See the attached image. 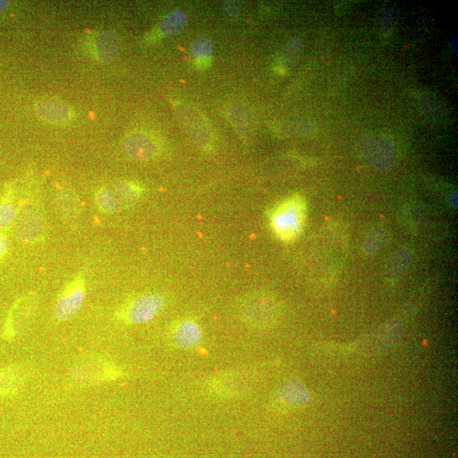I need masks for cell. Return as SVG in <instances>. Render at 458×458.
I'll list each match as a JSON object with an SVG mask.
<instances>
[{
	"label": "cell",
	"mask_w": 458,
	"mask_h": 458,
	"mask_svg": "<svg viewBox=\"0 0 458 458\" xmlns=\"http://www.w3.org/2000/svg\"><path fill=\"white\" fill-rule=\"evenodd\" d=\"M122 150L129 158L150 160L159 153L158 144L150 136L142 133L132 134L125 139Z\"/></svg>",
	"instance_id": "30bf717a"
},
{
	"label": "cell",
	"mask_w": 458,
	"mask_h": 458,
	"mask_svg": "<svg viewBox=\"0 0 458 458\" xmlns=\"http://www.w3.org/2000/svg\"><path fill=\"white\" fill-rule=\"evenodd\" d=\"M174 109L181 125L191 141L201 150H208L210 146V136L201 115L193 107L183 102H177Z\"/></svg>",
	"instance_id": "5b68a950"
},
{
	"label": "cell",
	"mask_w": 458,
	"mask_h": 458,
	"mask_svg": "<svg viewBox=\"0 0 458 458\" xmlns=\"http://www.w3.org/2000/svg\"><path fill=\"white\" fill-rule=\"evenodd\" d=\"M92 51L94 56L103 63H110L117 56L118 44L114 32H98L92 39Z\"/></svg>",
	"instance_id": "8fae6325"
},
{
	"label": "cell",
	"mask_w": 458,
	"mask_h": 458,
	"mask_svg": "<svg viewBox=\"0 0 458 458\" xmlns=\"http://www.w3.org/2000/svg\"><path fill=\"white\" fill-rule=\"evenodd\" d=\"M121 376V371L113 362L101 357L87 358L72 370L73 381L79 385H91L114 381Z\"/></svg>",
	"instance_id": "3957f363"
},
{
	"label": "cell",
	"mask_w": 458,
	"mask_h": 458,
	"mask_svg": "<svg viewBox=\"0 0 458 458\" xmlns=\"http://www.w3.org/2000/svg\"><path fill=\"white\" fill-rule=\"evenodd\" d=\"M187 16L180 11L171 12L163 20L159 26L160 34L172 37L179 34L187 24Z\"/></svg>",
	"instance_id": "5bb4252c"
},
{
	"label": "cell",
	"mask_w": 458,
	"mask_h": 458,
	"mask_svg": "<svg viewBox=\"0 0 458 458\" xmlns=\"http://www.w3.org/2000/svg\"><path fill=\"white\" fill-rule=\"evenodd\" d=\"M229 115L238 133L243 137H248L251 133V122L246 110L238 105H231Z\"/></svg>",
	"instance_id": "9a60e30c"
},
{
	"label": "cell",
	"mask_w": 458,
	"mask_h": 458,
	"mask_svg": "<svg viewBox=\"0 0 458 458\" xmlns=\"http://www.w3.org/2000/svg\"><path fill=\"white\" fill-rule=\"evenodd\" d=\"M307 205L303 197L288 198L275 208L271 216L272 230L284 242H291L299 236L303 229Z\"/></svg>",
	"instance_id": "6da1fadb"
},
{
	"label": "cell",
	"mask_w": 458,
	"mask_h": 458,
	"mask_svg": "<svg viewBox=\"0 0 458 458\" xmlns=\"http://www.w3.org/2000/svg\"><path fill=\"white\" fill-rule=\"evenodd\" d=\"M165 305V299L159 294L139 297L127 307L123 317L131 324H146L158 316Z\"/></svg>",
	"instance_id": "8992f818"
},
{
	"label": "cell",
	"mask_w": 458,
	"mask_h": 458,
	"mask_svg": "<svg viewBox=\"0 0 458 458\" xmlns=\"http://www.w3.org/2000/svg\"><path fill=\"white\" fill-rule=\"evenodd\" d=\"M22 376L18 371L7 370L0 374V395L15 391L20 386Z\"/></svg>",
	"instance_id": "d6986e66"
},
{
	"label": "cell",
	"mask_w": 458,
	"mask_h": 458,
	"mask_svg": "<svg viewBox=\"0 0 458 458\" xmlns=\"http://www.w3.org/2000/svg\"><path fill=\"white\" fill-rule=\"evenodd\" d=\"M117 191L121 199L127 205H134L142 195V188L135 182L131 181L118 182Z\"/></svg>",
	"instance_id": "e0dca14e"
},
{
	"label": "cell",
	"mask_w": 458,
	"mask_h": 458,
	"mask_svg": "<svg viewBox=\"0 0 458 458\" xmlns=\"http://www.w3.org/2000/svg\"><path fill=\"white\" fill-rule=\"evenodd\" d=\"M191 51L198 60L210 59L212 56V44L206 38H197L191 44Z\"/></svg>",
	"instance_id": "44dd1931"
},
{
	"label": "cell",
	"mask_w": 458,
	"mask_h": 458,
	"mask_svg": "<svg viewBox=\"0 0 458 458\" xmlns=\"http://www.w3.org/2000/svg\"><path fill=\"white\" fill-rule=\"evenodd\" d=\"M173 341L182 349H191L200 344L202 331L200 326L192 320H184L176 326L172 333Z\"/></svg>",
	"instance_id": "7c38bea8"
},
{
	"label": "cell",
	"mask_w": 458,
	"mask_h": 458,
	"mask_svg": "<svg viewBox=\"0 0 458 458\" xmlns=\"http://www.w3.org/2000/svg\"><path fill=\"white\" fill-rule=\"evenodd\" d=\"M96 201L98 208L106 214H113L118 212L121 203L115 193L110 189L102 188L96 193Z\"/></svg>",
	"instance_id": "2e32d148"
},
{
	"label": "cell",
	"mask_w": 458,
	"mask_h": 458,
	"mask_svg": "<svg viewBox=\"0 0 458 458\" xmlns=\"http://www.w3.org/2000/svg\"><path fill=\"white\" fill-rule=\"evenodd\" d=\"M16 210L10 199L0 201V230L9 228L15 220Z\"/></svg>",
	"instance_id": "ffe728a7"
},
{
	"label": "cell",
	"mask_w": 458,
	"mask_h": 458,
	"mask_svg": "<svg viewBox=\"0 0 458 458\" xmlns=\"http://www.w3.org/2000/svg\"><path fill=\"white\" fill-rule=\"evenodd\" d=\"M34 109L37 115L49 125H67L75 117L71 107L58 98H42L35 103Z\"/></svg>",
	"instance_id": "9c48e42d"
},
{
	"label": "cell",
	"mask_w": 458,
	"mask_h": 458,
	"mask_svg": "<svg viewBox=\"0 0 458 458\" xmlns=\"http://www.w3.org/2000/svg\"><path fill=\"white\" fill-rule=\"evenodd\" d=\"M8 249H9V242L5 234L0 233V260L6 257Z\"/></svg>",
	"instance_id": "603a6c76"
},
{
	"label": "cell",
	"mask_w": 458,
	"mask_h": 458,
	"mask_svg": "<svg viewBox=\"0 0 458 458\" xmlns=\"http://www.w3.org/2000/svg\"><path fill=\"white\" fill-rule=\"evenodd\" d=\"M86 283L84 277L77 276L61 293L53 309V315L60 322L68 321L80 310L84 303Z\"/></svg>",
	"instance_id": "277c9868"
},
{
	"label": "cell",
	"mask_w": 458,
	"mask_h": 458,
	"mask_svg": "<svg viewBox=\"0 0 458 458\" xmlns=\"http://www.w3.org/2000/svg\"><path fill=\"white\" fill-rule=\"evenodd\" d=\"M57 204L60 212L65 217L72 218L77 213V203L73 193L61 191L57 193Z\"/></svg>",
	"instance_id": "ac0fdd59"
},
{
	"label": "cell",
	"mask_w": 458,
	"mask_h": 458,
	"mask_svg": "<svg viewBox=\"0 0 458 458\" xmlns=\"http://www.w3.org/2000/svg\"><path fill=\"white\" fill-rule=\"evenodd\" d=\"M278 399L280 402L291 407H298L307 402L309 395L305 388L295 381L284 383L278 390Z\"/></svg>",
	"instance_id": "4fadbf2b"
},
{
	"label": "cell",
	"mask_w": 458,
	"mask_h": 458,
	"mask_svg": "<svg viewBox=\"0 0 458 458\" xmlns=\"http://www.w3.org/2000/svg\"><path fill=\"white\" fill-rule=\"evenodd\" d=\"M15 221L16 235L23 242H35L43 234L42 217L34 205H23L16 212Z\"/></svg>",
	"instance_id": "ba28073f"
},
{
	"label": "cell",
	"mask_w": 458,
	"mask_h": 458,
	"mask_svg": "<svg viewBox=\"0 0 458 458\" xmlns=\"http://www.w3.org/2000/svg\"><path fill=\"white\" fill-rule=\"evenodd\" d=\"M38 307V297L28 294L22 297L12 307L6 325L7 336L14 337L23 333L35 314Z\"/></svg>",
	"instance_id": "52a82bcc"
},
{
	"label": "cell",
	"mask_w": 458,
	"mask_h": 458,
	"mask_svg": "<svg viewBox=\"0 0 458 458\" xmlns=\"http://www.w3.org/2000/svg\"><path fill=\"white\" fill-rule=\"evenodd\" d=\"M238 311L246 324L255 328H265L277 320L279 305L270 293L257 291L243 297Z\"/></svg>",
	"instance_id": "7a4b0ae2"
},
{
	"label": "cell",
	"mask_w": 458,
	"mask_h": 458,
	"mask_svg": "<svg viewBox=\"0 0 458 458\" xmlns=\"http://www.w3.org/2000/svg\"><path fill=\"white\" fill-rule=\"evenodd\" d=\"M224 9L227 14L230 16H237L241 11L238 2L227 1L224 3Z\"/></svg>",
	"instance_id": "7402d4cb"
}]
</instances>
